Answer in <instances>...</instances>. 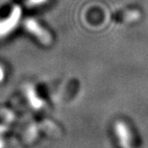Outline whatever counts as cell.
I'll return each instance as SVG.
<instances>
[{"label":"cell","mask_w":148,"mask_h":148,"mask_svg":"<svg viewBox=\"0 0 148 148\" xmlns=\"http://www.w3.org/2000/svg\"><path fill=\"white\" fill-rule=\"evenodd\" d=\"M116 132H117L118 137H119L120 143L122 144V147L133 148L131 144H130V141H131V134H130V132H129L128 127L124 123L121 122V121L117 122L116 124Z\"/></svg>","instance_id":"obj_3"},{"label":"cell","mask_w":148,"mask_h":148,"mask_svg":"<svg viewBox=\"0 0 148 148\" xmlns=\"http://www.w3.org/2000/svg\"><path fill=\"white\" fill-rule=\"evenodd\" d=\"M44 0H30V3H32V4H38V3H41Z\"/></svg>","instance_id":"obj_4"},{"label":"cell","mask_w":148,"mask_h":148,"mask_svg":"<svg viewBox=\"0 0 148 148\" xmlns=\"http://www.w3.org/2000/svg\"><path fill=\"white\" fill-rule=\"evenodd\" d=\"M26 29L33 33L35 36H36L40 41H42L43 43H48L51 40V38H50V35L48 34V32L44 30L43 28H41L40 25L38 24L36 20L34 19H26L25 23H24Z\"/></svg>","instance_id":"obj_1"},{"label":"cell","mask_w":148,"mask_h":148,"mask_svg":"<svg viewBox=\"0 0 148 148\" xmlns=\"http://www.w3.org/2000/svg\"><path fill=\"white\" fill-rule=\"evenodd\" d=\"M19 16H20V10L18 7H16L14 9L13 13L11 14V16L9 17V19H6L5 21L0 23V36L5 35L9 33L10 31H12V29L16 25Z\"/></svg>","instance_id":"obj_2"}]
</instances>
